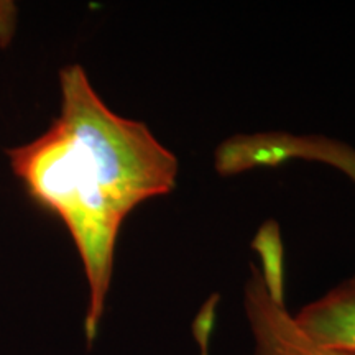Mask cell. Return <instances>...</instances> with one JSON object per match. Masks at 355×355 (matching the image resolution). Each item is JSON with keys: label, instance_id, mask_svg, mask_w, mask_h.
Listing matches in <instances>:
<instances>
[{"label": "cell", "instance_id": "cell-4", "mask_svg": "<svg viewBox=\"0 0 355 355\" xmlns=\"http://www.w3.org/2000/svg\"><path fill=\"white\" fill-rule=\"evenodd\" d=\"M17 24V7L12 2H0V46L12 42Z\"/></svg>", "mask_w": 355, "mask_h": 355}, {"label": "cell", "instance_id": "cell-3", "mask_svg": "<svg viewBox=\"0 0 355 355\" xmlns=\"http://www.w3.org/2000/svg\"><path fill=\"white\" fill-rule=\"evenodd\" d=\"M293 321L311 344L355 354V277L304 306Z\"/></svg>", "mask_w": 355, "mask_h": 355}, {"label": "cell", "instance_id": "cell-1", "mask_svg": "<svg viewBox=\"0 0 355 355\" xmlns=\"http://www.w3.org/2000/svg\"><path fill=\"white\" fill-rule=\"evenodd\" d=\"M60 114L42 135L6 150L28 196L64 224L89 285L86 336L104 314L117 237L139 204L175 188L178 159L145 123L110 110L81 64L60 71Z\"/></svg>", "mask_w": 355, "mask_h": 355}, {"label": "cell", "instance_id": "cell-2", "mask_svg": "<svg viewBox=\"0 0 355 355\" xmlns=\"http://www.w3.org/2000/svg\"><path fill=\"white\" fill-rule=\"evenodd\" d=\"M252 248L259 263L250 265L243 306L254 337V355H355L311 344L285 306V260L278 225L266 222Z\"/></svg>", "mask_w": 355, "mask_h": 355}]
</instances>
